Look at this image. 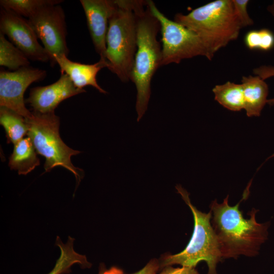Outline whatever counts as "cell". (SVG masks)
<instances>
[{
  "instance_id": "6da1fadb",
  "label": "cell",
  "mask_w": 274,
  "mask_h": 274,
  "mask_svg": "<svg viewBox=\"0 0 274 274\" xmlns=\"http://www.w3.org/2000/svg\"><path fill=\"white\" fill-rule=\"evenodd\" d=\"M250 182L242 199L235 206L228 204V195L221 203L215 199L210 205L212 226L216 233L222 258H236L239 255L254 256L268 238L269 222L258 223L253 209L250 218H244L239 210L241 202L249 194Z\"/></svg>"
},
{
  "instance_id": "7a4b0ae2",
  "label": "cell",
  "mask_w": 274,
  "mask_h": 274,
  "mask_svg": "<svg viewBox=\"0 0 274 274\" xmlns=\"http://www.w3.org/2000/svg\"><path fill=\"white\" fill-rule=\"evenodd\" d=\"M137 21V49L131 81L136 89V111L139 122L145 113L151 95V82L161 66L162 47L157 40L160 25L148 0H133Z\"/></svg>"
},
{
  "instance_id": "3957f363",
  "label": "cell",
  "mask_w": 274,
  "mask_h": 274,
  "mask_svg": "<svg viewBox=\"0 0 274 274\" xmlns=\"http://www.w3.org/2000/svg\"><path fill=\"white\" fill-rule=\"evenodd\" d=\"M174 21L195 33L202 41L212 60L215 54L238 38L242 28L232 0H216L192 10L178 13Z\"/></svg>"
},
{
  "instance_id": "277c9868",
  "label": "cell",
  "mask_w": 274,
  "mask_h": 274,
  "mask_svg": "<svg viewBox=\"0 0 274 274\" xmlns=\"http://www.w3.org/2000/svg\"><path fill=\"white\" fill-rule=\"evenodd\" d=\"M106 38L108 68L124 83L131 80L137 49V21L133 0H115Z\"/></svg>"
},
{
  "instance_id": "5b68a950",
  "label": "cell",
  "mask_w": 274,
  "mask_h": 274,
  "mask_svg": "<svg viewBox=\"0 0 274 274\" xmlns=\"http://www.w3.org/2000/svg\"><path fill=\"white\" fill-rule=\"evenodd\" d=\"M176 188L191 210L194 218V229L191 238L181 252L163 257L159 262L160 269L173 264L195 267L201 261L207 262L208 274H217L216 265L223 258L216 233L211 225L212 213H202L191 202L189 194L181 186Z\"/></svg>"
},
{
  "instance_id": "8992f818",
  "label": "cell",
  "mask_w": 274,
  "mask_h": 274,
  "mask_svg": "<svg viewBox=\"0 0 274 274\" xmlns=\"http://www.w3.org/2000/svg\"><path fill=\"white\" fill-rule=\"evenodd\" d=\"M32 113L31 117L25 119L28 126L27 135L37 153L45 158V171L50 172L56 166L63 167L74 175L77 183L79 184L83 177V171L73 165L71 157L80 152L68 147L61 140L59 131V118L54 112Z\"/></svg>"
},
{
  "instance_id": "52a82bcc",
  "label": "cell",
  "mask_w": 274,
  "mask_h": 274,
  "mask_svg": "<svg viewBox=\"0 0 274 274\" xmlns=\"http://www.w3.org/2000/svg\"><path fill=\"white\" fill-rule=\"evenodd\" d=\"M153 14L160 25L162 41L161 66L182 60L202 56L208 58L202 41L194 32L183 25L168 19L159 11L154 2L148 0Z\"/></svg>"
},
{
  "instance_id": "ba28073f",
  "label": "cell",
  "mask_w": 274,
  "mask_h": 274,
  "mask_svg": "<svg viewBox=\"0 0 274 274\" xmlns=\"http://www.w3.org/2000/svg\"><path fill=\"white\" fill-rule=\"evenodd\" d=\"M28 20L38 38L42 42L52 66L56 64V57L68 55L69 50L66 41L67 30L65 14L60 5L43 7Z\"/></svg>"
},
{
  "instance_id": "9c48e42d",
  "label": "cell",
  "mask_w": 274,
  "mask_h": 274,
  "mask_svg": "<svg viewBox=\"0 0 274 274\" xmlns=\"http://www.w3.org/2000/svg\"><path fill=\"white\" fill-rule=\"evenodd\" d=\"M45 70L30 66L15 71L3 69L0 72V106L8 108L27 119L32 112L25 107L24 93L33 82L43 80Z\"/></svg>"
},
{
  "instance_id": "30bf717a",
  "label": "cell",
  "mask_w": 274,
  "mask_h": 274,
  "mask_svg": "<svg viewBox=\"0 0 274 274\" xmlns=\"http://www.w3.org/2000/svg\"><path fill=\"white\" fill-rule=\"evenodd\" d=\"M0 32L7 36L10 42L21 51L29 59L50 62L49 56L26 20L13 12L1 7Z\"/></svg>"
},
{
  "instance_id": "8fae6325",
  "label": "cell",
  "mask_w": 274,
  "mask_h": 274,
  "mask_svg": "<svg viewBox=\"0 0 274 274\" xmlns=\"http://www.w3.org/2000/svg\"><path fill=\"white\" fill-rule=\"evenodd\" d=\"M80 2L95 51L100 56L99 60L108 63L106 38L109 20L117 8L115 0H80Z\"/></svg>"
},
{
  "instance_id": "7c38bea8",
  "label": "cell",
  "mask_w": 274,
  "mask_h": 274,
  "mask_svg": "<svg viewBox=\"0 0 274 274\" xmlns=\"http://www.w3.org/2000/svg\"><path fill=\"white\" fill-rule=\"evenodd\" d=\"M85 92L86 90L84 89L76 87L66 74H62L58 80L52 84L32 88L25 102L30 105L34 112L54 113L61 101Z\"/></svg>"
},
{
  "instance_id": "4fadbf2b",
  "label": "cell",
  "mask_w": 274,
  "mask_h": 274,
  "mask_svg": "<svg viewBox=\"0 0 274 274\" xmlns=\"http://www.w3.org/2000/svg\"><path fill=\"white\" fill-rule=\"evenodd\" d=\"M55 61L60 68L61 74H66L76 87L83 89L90 85L100 93H107L98 84L96 79L98 72L102 68H108L107 62L99 60L94 64H84L73 61L65 55L56 57Z\"/></svg>"
},
{
  "instance_id": "5bb4252c",
  "label": "cell",
  "mask_w": 274,
  "mask_h": 274,
  "mask_svg": "<svg viewBox=\"0 0 274 274\" xmlns=\"http://www.w3.org/2000/svg\"><path fill=\"white\" fill-rule=\"evenodd\" d=\"M243 87L244 108L248 117H258L266 104L268 94V85L258 76H243Z\"/></svg>"
},
{
  "instance_id": "9a60e30c",
  "label": "cell",
  "mask_w": 274,
  "mask_h": 274,
  "mask_svg": "<svg viewBox=\"0 0 274 274\" xmlns=\"http://www.w3.org/2000/svg\"><path fill=\"white\" fill-rule=\"evenodd\" d=\"M33 144L28 136L14 145L9 166L19 175H26L40 165V159Z\"/></svg>"
},
{
  "instance_id": "2e32d148",
  "label": "cell",
  "mask_w": 274,
  "mask_h": 274,
  "mask_svg": "<svg viewBox=\"0 0 274 274\" xmlns=\"http://www.w3.org/2000/svg\"><path fill=\"white\" fill-rule=\"evenodd\" d=\"M75 239L68 237L67 241L64 244L59 236H57L55 245L60 250V255L56 261L54 267L47 274H66L71 272V267L76 264L82 268H89L92 266L86 257L77 253L73 248Z\"/></svg>"
},
{
  "instance_id": "e0dca14e",
  "label": "cell",
  "mask_w": 274,
  "mask_h": 274,
  "mask_svg": "<svg viewBox=\"0 0 274 274\" xmlns=\"http://www.w3.org/2000/svg\"><path fill=\"white\" fill-rule=\"evenodd\" d=\"M212 91L215 100L225 108L233 112L244 109V100L241 84L228 81L223 84L216 85Z\"/></svg>"
},
{
  "instance_id": "ac0fdd59",
  "label": "cell",
  "mask_w": 274,
  "mask_h": 274,
  "mask_svg": "<svg viewBox=\"0 0 274 274\" xmlns=\"http://www.w3.org/2000/svg\"><path fill=\"white\" fill-rule=\"evenodd\" d=\"M0 123L5 130L9 143L15 145L27 134L28 126L25 118L8 108L1 107Z\"/></svg>"
},
{
  "instance_id": "d6986e66",
  "label": "cell",
  "mask_w": 274,
  "mask_h": 274,
  "mask_svg": "<svg viewBox=\"0 0 274 274\" xmlns=\"http://www.w3.org/2000/svg\"><path fill=\"white\" fill-rule=\"evenodd\" d=\"M29 65L27 57L0 32V65L15 71Z\"/></svg>"
},
{
  "instance_id": "ffe728a7",
  "label": "cell",
  "mask_w": 274,
  "mask_h": 274,
  "mask_svg": "<svg viewBox=\"0 0 274 274\" xmlns=\"http://www.w3.org/2000/svg\"><path fill=\"white\" fill-rule=\"evenodd\" d=\"M61 0H1V7L29 18L41 8L59 5Z\"/></svg>"
},
{
  "instance_id": "44dd1931",
  "label": "cell",
  "mask_w": 274,
  "mask_h": 274,
  "mask_svg": "<svg viewBox=\"0 0 274 274\" xmlns=\"http://www.w3.org/2000/svg\"><path fill=\"white\" fill-rule=\"evenodd\" d=\"M244 41L246 46L251 50L268 51L274 46V35L268 29L252 30L246 33Z\"/></svg>"
},
{
  "instance_id": "7402d4cb",
  "label": "cell",
  "mask_w": 274,
  "mask_h": 274,
  "mask_svg": "<svg viewBox=\"0 0 274 274\" xmlns=\"http://www.w3.org/2000/svg\"><path fill=\"white\" fill-rule=\"evenodd\" d=\"M160 269L159 261L156 259H151L142 269L132 274H155ZM98 274H124L123 271L116 266L111 267L107 269L104 264L100 265Z\"/></svg>"
},
{
  "instance_id": "603a6c76",
  "label": "cell",
  "mask_w": 274,
  "mask_h": 274,
  "mask_svg": "<svg viewBox=\"0 0 274 274\" xmlns=\"http://www.w3.org/2000/svg\"><path fill=\"white\" fill-rule=\"evenodd\" d=\"M232 2L235 13L242 27L253 25L254 21L250 17L247 11L249 1L232 0Z\"/></svg>"
},
{
  "instance_id": "cb8c5ba5",
  "label": "cell",
  "mask_w": 274,
  "mask_h": 274,
  "mask_svg": "<svg viewBox=\"0 0 274 274\" xmlns=\"http://www.w3.org/2000/svg\"><path fill=\"white\" fill-rule=\"evenodd\" d=\"M253 72L255 75L259 76L264 80L274 76V66L262 65L255 68ZM267 104L270 105H274V98L267 99Z\"/></svg>"
},
{
  "instance_id": "d4e9b609",
  "label": "cell",
  "mask_w": 274,
  "mask_h": 274,
  "mask_svg": "<svg viewBox=\"0 0 274 274\" xmlns=\"http://www.w3.org/2000/svg\"><path fill=\"white\" fill-rule=\"evenodd\" d=\"M159 274H199L194 267L182 266L175 268L167 266L162 268Z\"/></svg>"
},
{
  "instance_id": "484cf974",
  "label": "cell",
  "mask_w": 274,
  "mask_h": 274,
  "mask_svg": "<svg viewBox=\"0 0 274 274\" xmlns=\"http://www.w3.org/2000/svg\"><path fill=\"white\" fill-rule=\"evenodd\" d=\"M267 10L274 17V1L271 5L267 6Z\"/></svg>"
}]
</instances>
